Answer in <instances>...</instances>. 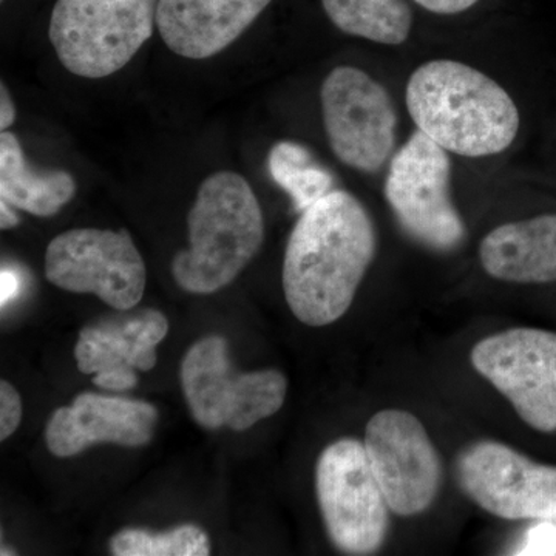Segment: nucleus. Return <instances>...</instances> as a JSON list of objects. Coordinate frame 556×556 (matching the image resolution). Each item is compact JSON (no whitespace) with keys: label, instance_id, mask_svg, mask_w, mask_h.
<instances>
[{"label":"nucleus","instance_id":"obj_4","mask_svg":"<svg viewBox=\"0 0 556 556\" xmlns=\"http://www.w3.org/2000/svg\"><path fill=\"white\" fill-rule=\"evenodd\" d=\"M156 9L159 0H56L50 42L72 75L109 78L152 38Z\"/></svg>","mask_w":556,"mask_h":556},{"label":"nucleus","instance_id":"obj_11","mask_svg":"<svg viewBox=\"0 0 556 556\" xmlns=\"http://www.w3.org/2000/svg\"><path fill=\"white\" fill-rule=\"evenodd\" d=\"M364 445L391 511L415 517L433 504L442 481L441 457L415 415L404 409L376 413Z\"/></svg>","mask_w":556,"mask_h":556},{"label":"nucleus","instance_id":"obj_2","mask_svg":"<svg viewBox=\"0 0 556 556\" xmlns=\"http://www.w3.org/2000/svg\"><path fill=\"white\" fill-rule=\"evenodd\" d=\"M405 101L417 130L456 155H497L518 135L519 112L510 94L463 62L420 65L408 80Z\"/></svg>","mask_w":556,"mask_h":556},{"label":"nucleus","instance_id":"obj_15","mask_svg":"<svg viewBox=\"0 0 556 556\" xmlns=\"http://www.w3.org/2000/svg\"><path fill=\"white\" fill-rule=\"evenodd\" d=\"M169 332V320L160 311L142 309L84 328L75 348L84 375L131 367L150 371L156 364V346Z\"/></svg>","mask_w":556,"mask_h":556},{"label":"nucleus","instance_id":"obj_1","mask_svg":"<svg viewBox=\"0 0 556 556\" xmlns=\"http://www.w3.org/2000/svg\"><path fill=\"white\" fill-rule=\"evenodd\" d=\"M376 248L367 208L346 190H331L303 211L289 236L281 273L292 314L316 328L345 316Z\"/></svg>","mask_w":556,"mask_h":556},{"label":"nucleus","instance_id":"obj_20","mask_svg":"<svg viewBox=\"0 0 556 556\" xmlns=\"http://www.w3.org/2000/svg\"><path fill=\"white\" fill-rule=\"evenodd\" d=\"M116 556H207L211 543L200 527L185 525L167 532L124 529L110 541Z\"/></svg>","mask_w":556,"mask_h":556},{"label":"nucleus","instance_id":"obj_18","mask_svg":"<svg viewBox=\"0 0 556 556\" xmlns=\"http://www.w3.org/2000/svg\"><path fill=\"white\" fill-rule=\"evenodd\" d=\"M329 21L356 38L401 46L413 27V11L407 0H321Z\"/></svg>","mask_w":556,"mask_h":556},{"label":"nucleus","instance_id":"obj_3","mask_svg":"<svg viewBox=\"0 0 556 556\" xmlns=\"http://www.w3.org/2000/svg\"><path fill=\"white\" fill-rule=\"evenodd\" d=\"M189 248L172 260L182 291L214 294L247 269L265 241V218L254 189L237 172L201 182L188 215Z\"/></svg>","mask_w":556,"mask_h":556},{"label":"nucleus","instance_id":"obj_14","mask_svg":"<svg viewBox=\"0 0 556 556\" xmlns=\"http://www.w3.org/2000/svg\"><path fill=\"white\" fill-rule=\"evenodd\" d=\"M273 0H159L156 28L185 60L217 56L251 28Z\"/></svg>","mask_w":556,"mask_h":556},{"label":"nucleus","instance_id":"obj_9","mask_svg":"<svg viewBox=\"0 0 556 556\" xmlns=\"http://www.w3.org/2000/svg\"><path fill=\"white\" fill-rule=\"evenodd\" d=\"M325 134L336 159L375 174L396 146L397 113L386 87L351 65L329 72L320 89Z\"/></svg>","mask_w":556,"mask_h":556},{"label":"nucleus","instance_id":"obj_26","mask_svg":"<svg viewBox=\"0 0 556 556\" xmlns=\"http://www.w3.org/2000/svg\"><path fill=\"white\" fill-rule=\"evenodd\" d=\"M2 306H5L7 303H10L11 300L17 298L21 291V277L20 274L14 273L13 269L3 268L2 269Z\"/></svg>","mask_w":556,"mask_h":556},{"label":"nucleus","instance_id":"obj_22","mask_svg":"<svg viewBox=\"0 0 556 556\" xmlns=\"http://www.w3.org/2000/svg\"><path fill=\"white\" fill-rule=\"evenodd\" d=\"M22 402L16 388L2 380L0 382V439L5 441L20 427Z\"/></svg>","mask_w":556,"mask_h":556},{"label":"nucleus","instance_id":"obj_10","mask_svg":"<svg viewBox=\"0 0 556 556\" xmlns=\"http://www.w3.org/2000/svg\"><path fill=\"white\" fill-rule=\"evenodd\" d=\"M471 364L526 424L543 433L556 430V332L535 328L497 332L473 346Z\"/></svg>","mask_w":556,"mask_h":556},{"label":"nucleus","instance_id":"obj_24","mask_svg":"<svg viewBox=\"0 0 556 556\" xmlns=\"http://www.w3.org/2000/svg\"><path fill=\"white\" fill-rule=\"evenodd\" d=\"M415 2L434 14H459L477 5L479 0H415Z\"/></svg>","mask_w":556,"mask_h":556},{"label":"nucleus","instance_id":"obj_23","mask_svg":"<svg viewBox=\"0 0 556 556\" xmlns=\"http://www.w3.org/2000/svg\"><path fill=\"white\" fill-rule=\"evenodd\" d=\"M93 383L102 390L126 391L137 386L138 376L131 367L112 369V371L94 375Z\"/></svg>","mask_w":556,"mask_h":556},{"label":"nucleus","instance_id":"obj_17","mask_svg":"<svg viewBox=\"0 0 556 556\" xmlns=\"http://www.w3.org/2000/svg\"><path fill=\"white\" fill-rule=\"evenodd\" d=\"M76 189L68 172L33 170L16 135L0 134V200L36 217H51L72 201Z\"/></svg>","mask_w":556,"mask_h":556},{"label":"nucleus","instance_id":"obj_8","mask_svg":"<svg viewBox=\"0 0 556 556\" xmlns=\"http://www.w3.org/2000/svg\"><path fill=\"white\" fill-rule=\"evenodd\" d=\"M46 277L73 294H93L116 311H130L144 295L146 263L127 230L70 229L50 241Z\"/></svg>","mask_w":556,"mask_h":556},{"label":"nucleus","instance_id":"obj_25","mask_svg":"<svg viewBox=\"0 0 556 556\" xmlns=\"http://www.w3.org/2000/svg\"><path fill=\"white\" fill-rule=\"evenodd\" d=\"M14 121H16V105L11 100L5 83H2V86H0V130H9Z\"/></svg>","mask_w":556,"mask_h":556},{"label":"nucleus","instance_id":"obj_12","mask_svg":"<svg viewBox=\"0 0 556 556\" xmlns=\"http://www.w3.org/2000/svg\"><path fill=\"white\" fill-rule=\"evenodd\" d=\"M456 468L460 489L489 514L556 522V467L501 442L479 441L460 452Z\"/></svg>","mask_w":556,"mask_h":556},{"label":"nucleus","instance_id":"obj_6","mask_svg":"<svg viewBox=\"0 0 556 556\" xmlns=\"http://www.w3.org/2000/svg\"><path fill=\"white\" fill-rule=\"evenodd\" d=\"M450 186L447 150L424 131H415L391 160L386 197L407 236L438 252L455 251L467 236Z\"/></svg>","mask_w":556,"mask_h":556},{"label":"nucleus","instance_id":"obj_7","mask_svg":"<svg viewBox=\"0 0 556 556\" xmlns=\"http://www.w3.org/2000/svg\"><path fill=\"white\" fill-rule=\"evenodd\" d=\"M316 492L328 535L348 555H371L382 547L390 506L369 464L364 442L339 439L321 452Z\"/></svg>","mask_w":556,"mask_h":556},{"label":"nucleus","instance_id":"obj_19","mask_svg":"<svg viewBox=\"0 0 556 556\" xmlns=\"http://www.w3.org/2000/svg\"><path fill=\"white\" fill-rule=\"evenodd\" d=\"M268 170L300 214L328 195L334 185L332 175L313 159L309 150L294 141L277 142L269 150Z\"/></svg>","mask_w":556,"mask_h":556},{"label":"nucleus","instance_id":"obj_27","mask_svg":"<svg viewBox=\"0 0 556 556\" xmlns=\"http://www.w3.org/2000/svg\"><path fill=\"white\" fill-rule=\"evenodd\" d=\"M20 217L13 211V206L7 201L0 200V228L3 230L16 228L20 225Z\"/></svg>","mask_w":556,"mask_h":556},{"label":"nucleus","instance_id":"obj_13","mask_svg":"<svg viewBox=\"0 0 556 556\" xmlns=\"http://www.w3.org/2000/svg\"><path fill=\"white\" fill-rule=\"evenodd\" d=\"M156 419L159 412L149 402L87 391L51 415L46 444L58 457L79 455L94 444L142 447L152 441Z\"/></svg>","mask_w":556,"mask_h":556},{"label":"nucleus","instance_id":"obj_21","mask_svg":"<svg viewBox=\"0 0 556 556\" xmlns=\"http://www.w3.org/2000/svg\"><path fill=\"white\" fill-rule=\"evenodd\" d=\"M517 555H556V522L540 521L527 530Z\"/></svg>","mask_w":556,"mask_h":556},{"label":"nucleus","instance_id":"obj_16","mask_svg":"<svg viewBox=\"0 0 556 556\" xmlns=\"http://www.w3.org/2000/svg\"><path fill=\"white\" fill-rule=\"evenodd\" d=\"M479 258L485 273L496 280L556 281V215L497 226L482 240Z\"/></svg>","mask_w":556,"mask_h":556},{"label":"nucleus","instance_id":"obj_5","mask_svg":"<svg viewBox=\"0 0 556 556\" xmlns=\"http://www.w3.org/2000/svg\"><path fill=\"white\" fill-rule=\"evenodd\" d=\"M222 336L193 343L181 364V387L193 419L208 430L244 431L283 407L288 380L277 369L236 372Z\"/></svg>","mask_w":556,"mask_h":556}]
</instances>
